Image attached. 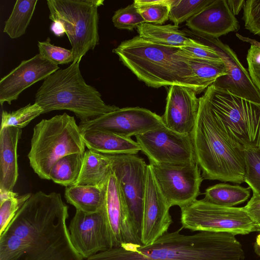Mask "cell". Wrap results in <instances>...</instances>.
Masks as SVG:
<instances>
[{
  "instance_id": "6da1fadb",
  "label": "cell",
  "mask_w": 260,
  "mask_h": 260,
  "mask_svg": "<svg viewBox=\"0 0 260 260\" xmlns=\"http://www.w3.org/2000/svg\"><path fill=\"white\" fill-rule=\"evenodd\" d=\"M59 193H31L0 235V260H84L73 246Z\"/></svg>"
},
{
  "instance_id": "7a4b0ae2",
  "label": "cell",
  "mask_w": 260,
  "mask_h": 260,
  "mask_svg": "<svg viewBox=\"0 0 260 260\" xmlns=\"http://www.w3.org/2000/svg\"><path fill=\"white\" fill-rule=\"evenodd\" d=\"M167 232L153 243L112 248L87 260H243L244 252L235 235L201 231L192 235Z\"/></svg>"
},
{
  "instance_id": "3957f363",
  "label": "cell",
  "mask_w": 260,
  "mask_h": 260,
  "mask_svg": "<svg viewBox=\"0 0 260 260\" xmlns=\"http://www.w3.org/2000/svg\"><path fill=\"white\" fill-rule=\"evenodd\" d=\"M113 52L149 87L179 85L193 89L197 94L202 92L181 48L157 44L137 36L122 42Z\"/></svg>"
},
{
  "instance_id": "277c9868",
  "label": "cell",
  "mask_w": 260,
  "mask_h": 260,
  "mask_svg": "<svg viewBox=\"0 0 260 260\" xmlns=\"http://www.w3.org/2000/svg\"><path fill=\"white\" fill-rule=\"evenodd\" d=\"M199 98L198 115L191 136L203 179L245 182L244 151L227 142L216 124L206 97L203 94Z\"/></svg>"
},
{
  "instance_id": "5b68a950",
  "label": "cell",
  "mask_w": 260,
  "mask_h": 260,
  "mask_svg": "<svg viewBox=\"0 0 260 260\" xmlns=\"http://www.w3.org/2000/svg\"><path fill=\"white\" fill-rule=\"evenodd\" d=\"M78 62L58 69L44 80L35 95V103L43 114L55 110H69L86 122L119 109L106 104L100 92L87 84Z\"/></svg>"
},
{
  "instance_id": "8992f818",
  "label": "cell",
  "mask_w": 260,
  "mask_h": 260,
  "mask_svg": "<svg viewBox=\"0 0 260 260\" xmlns=\"http://www.w3.org/2000/svg\"><path fill=\"white\" fill-rule=\"evenodd\" d=\"M206 97L223 137L234 148L260 150V103L209 86Z\"/></svg>"
},
{
  "instance_id": "52a82bcc",
  "label": "cell",
  "mask_w": 260,
  "mask_h": 260,
  "mask_svg": "<svg viewBox=\"0 0 260 260\" xmlns=\"http://www.w3.org/2000/svg\"><path fill=\"white\" fill-rule=\"evenodd\" d=\"M85 148L74 117L64 113L42 119L35 126L27 156L35 173L42 179L50 180L51 170L60 158L84 153Z\"/></svg>"
},
{
  "instance_id": "ba28073f",
  "label": "cell",
  "mask_w": 260,
  "mask_h": 260,
  "mask_svg": "<svg viewBox=\"0 0 260 260\" xmlns=\"http://www.w3.org/2000/svg\"><path fill=\"white\" fill-rule=\"evenodd\" d=\"M103 0H47L49 18L62 23L78 62L99 44L98 7Z\"/></svg>"
},
{
  "instance_id": "9c48e42d",
  "label": "cell",
  "mask_w": 260,
  "mask_h": 260,
  "mask_svg": "<svg viewBox=\"0 0 260 260\" xmlns=\"http://www.w3.org/2000/svg\"><path fill=\"white\" fill-rule=\"evenodd\" d=\"M180 209L181 229L193 232H227L234 235L260 232V228L243 207H224L197 199Z\"/></svg>"
},
{
  "instance_id": "30bf717a",
  "label": "cell",
  "mask_w": 260,
  "mask_h": 260,
  "mask_svg": "<svg viewBox=\"0 0 260 260\" xmlns=\"http://www.w3.org/2000/svg\"><path fill=\"white\" fill-rule=\"evenodd\" d=\"M136 138L150 164L197 163L191 135L180 134L165 125L137 135Z\"/></svg>"
},
{
  "instance_id": "8fae6325",
  "label": "cell",
  "mask_w": 260,
  "mask_h": 260,
  "mask_svg": "<svg viewBox=\"0 0 260 260\" xmlns=\"http://www.w3.org/2000/svg\"><path fill=\"white\" fill-rule=\"evenodd\" d=\"M108 156L130 216L141 237L148 165L136 155Z\"/></svg>"
},
{
  "instance_id": "7c38bea8",
  "label": "cell",
  "mask_w": 260,
  "mask_h": 260,
  "mask_svg": "<svg viewBox=\"0 0 260 260\" xmlns=\"http://www.w3.org/2000/svg\"><path fill=\"white\" fill-rule=\"evenodd\" d=\"M150 165L158 186L171 207L178 206L181 208L197 200L203 180L197 163Z\"/></svg>"
},
{
  "instance_id": "4fadbf2b",
  "label": "cell",
  "mask_w": 260,
  "mask_h": 260,
  "mask_svg": "<svg viewBox=\"0 0 260 260\" xmlns=\"http://www.w3.org/2000/svg\"><path fill=\"white\" fill-rule=\"evenodd\" d=\"M187 36L209 46L221 56L228 74L218 78L213 85L217 88L252 101L260 103V91L253 83L248 70L243 66L235 52L218 38H214L188 29L182 30Z\"/></svg>"
},
{
  "instance_id": "5bb4252c",
  "label": "cell",
  "mask_w": 260,
  "mask_h": 260,
  "mask_svg": "<svg viewBox=\"0 0 260 260\" xmlns=\"http://www.w3.org/2000/svg\"><path fill=\"white\" fill-rule=\"evenodd\" d=\"M165 125L161 116L139 107L119 108L79 124L81 132L101 130L126 138Z\"/></svg>"
},
{
  "instance_id": "9a60e30c",
  "label": "cell",
  "mask_w": 260,
  "mask_h": 260,
  "mask_svg": "<svg viewBox=\"0 0 260 260\" xmlns=\"http://www.w3.org/2000/svg\"><path fill=\"white\" fill-rule=\"evenodd\" d=\"M69 231L73 246L84 259L113 248L105 207L94 213L76 210Z\"/></svg>"
},
{
  "instance_id": "2e32d148",
  "label": "cell",
  "mask_w": 260,
  "mask_h": 260,
  "mask_svg": "<svg viewBox=\"0 0 260 260\" xmlns=\"http://www.w3.org/2000/svg\"><path fill=\"white\" fill-rule=\"evenodd\" d=\"M105 210L113 248L142 245L112 170L105 185Z\"/></svg>"
},
{
  "instance_id": "e0dca14e",
  "label": "cell",
  "mask_w": 260,
  "mask_h": 260,
  "mask_svg": "<svg viewBox=\"0 0 260 260\" xmlns=\"http://www.w3.org/2000/svg\"><path fill=\"white\" fill-rule=\"evenodd\" d=\"M170 208L148 165L141 230L142 245L153 243L168 232L173 222Z\"/></svg>"
},
{
  "instance_id": "ac0fdd59",
  "label": "cell",
  "mask_w": 260,
  "mask_h": 260,
  "mask_svg": "<svg viewBox=\"0 0 260 260\" xmlns=\"http://www.w3.org/2000/svg\"><path fill=\"white\" fill-rule=\"evenodd\" d=\"M59 69L40 53L22 60L0 80V103L9 104L16 100L20 93L35 83L44 80Z\"/></svg>"
},
{
  "instance_id": "d6986e66",
  "label": "cell",
  "mask_w": 260,
  "mask_h": 260,
  "mask_svg": "<svg viewBox=\"0 0 260 260\" xmlns=\"http://www.w3.org/2000/svg\"><path fill=\"white\" fill-rule=\"evenodd\" d=\"M194 90L184 86H170L161 116L167 127L180 134H191L199 109L200 98Z\"/></svg>"
},
{
  "instance_id": "ffe728a7",
  "label": "cell",
  "mask_w": 260,
  "mask_h": 260,
  "mask_svg": "<svg viewBox=\"0 0 260 260\" xmlns=\"http://www.w3.org/2000/svg\"><path fill=\"white\" fill-rule=\"evenodd\" d=\"M186 25L191 30L218 39L239 29V22L226 0H213L189 18Z\"/></svg>"
},
{
  "instance_id": "44dd1931",
  "label": "cell",
  "mask_w": 260,
  "mask_h": 260,
  "mask_svg": "<svg viewBox=\"0 0 260 260\" xmlns=\"http://www.w3.org/2000/svg\"><path fill=\"white\" fill-rule=\"evenodd\" d=\"M21 128L8 126L0 130V190L13 191L18 177L17 146Z\"/></svg>"
},
{
  "instance_id": "7402d4cb",
  "label": "cell",
  "mask_w": 260,
  "mask_h": 260,
  "mask_svg": "<svg viewBox=\"0 0 260 260\" xmlns=\"http://www.w3.org/2000/svg\"><path fill=\"white\" fill-rule=\"evenodd\" d=\"M82 133L83 142L88 149L107 155H136L140 147L131 138L101 130H89Z\"/></svg>"
},
{
  "instance_id": "603a6c76",
  "label": "cell",
  "mask_w": 260,
  "mask_h": 260,
  "mask_svg": "<svg viewBox=\"0 0 260 260\" xmlns=\"http://www.w3.org/2000/svg\"><path fill=\"white\" fill-rule=\"evenodd\" d=\"M139 36L151 42L163 46L182 48L201 47L204 44L190 38L179 26L143 23L137 26Z\"/></svg>"
},
{
  "instance_id": "cb8c5ba5",
  "label": "cell",
  "mask_w": 260,
  "mask_h": 260,
  "mask_svg": "<svg viewBox=\"0 0 260 260\" xmlns=\"http://www.w3.org/2000/svg\"><path fill=\"white\" fill-rule=\"evenodd\" d=\"M111 172V161L108 155L87 149L84 153L80 173L75 185L103 187Z\"/></svg>"
},
{
  "instance_id": "d4e9b609",
  "label": "cell",
  "mask_w": 260,
  "mask_h": 260,
  "mask_svg": "<svg viewBox=\"0 0 260 260\" xmlns=\"http://www.w3.org/2000/svg\"><path fill=\"white\" fill-rule=\"evenodd\" d=\"M64 197L67 202L74 206L76 210L86 213H94L105 207V185L100 187L74 185L66 187Z\"/></svg>"
},
{
  "instance_id": "484cf974",
  "label": "cell",
  "mask_w": 260,
  "mask_h": 260,
  "mask_svg": "<svg viewBox=\"0 0 260 260\" xmlns=\"http://www.w3.org/2000/svg\"><path fill=\"white\" fill-rule=\"evenodd\" d=\"M251 190L249 187L218 183L206 189L203 199L215 205L232 207L246 201L250 196Z\"/></svg>"
},
{
  "instance_id": "4316f807",
  "label": "cell",
  "mask_w": 260,
  "mask_h": 260,
  "mask_svg": "<svg viewBox=\"0 0 260 260\" xmlns=\"http://www.w3.org/2000/svg\"><path fill=\"white\" fill-rule=\"evenodd\" d=\"M38 0H17L8 19L5 22L4 32L11 39L23 36L30 22Z\"/></svg>"
},
{
  "instance_id": "83f0119b",
  "label": "cell",
  "mask_w": 260,
  "mask_h": 260,
  "mask_svg": "<svg viewBox=\"0 0 260 260\" xmlns=\"http://www.w3.org/2000/svg\"><path fill=\"white\" fill-rule=\"evenodd\" d=\"M186 55L196 80L202 91L213 84L218 78L228 74L229 70L224 61L204 60Z\"/></svg>"
},
{
  "instance_id": "f1b7e54d",
  "label": "cell",
  "mask_w": 260,
  "mask_h": 260,
  "mask_svg": "<svg viewBox=\"0 0 260 260\" xmlns=\"http://www.w3.org/2000/svg\"><path fill=\"white\" fill-rule=\"evenodd\" d=\"M84 153L71 154L60 158L51 170L50 180L66 187L75 185L80 173Z\"/></svg>"
},
{
  "instance_id": "f546056e",
  "label": "cell",
  "mask_w": 260,
  "mask_h": 260,
  "mask_svg": "<svg viewBox=\"0 0 260 260\" xmlns=\"http://www.w3.org/2000/svg\"><path fill=\"white\" fill-rule=\"evenodd\" d=\"M174 0H135L137 11L145 23L161 25L169 20Z\"/></svg>"
},
{
  "instance_id": "4dcf8cb0",
  "label": "cell",
  "mask_w": 260,
  "mask_h": 260,
  "mask_svg": "<svg viewBox=\"0 0 260 260\" xmlns=\"http://www.w3.org/2000/svg\"><path fill=\"white\" fill-rule=\"evenodd\" d=\"M42 114L43 109L35 102L10 112L3 111L1 128L8 126L22 128Z\"/></svg>"
},
{
  "instance_id": "1f68e13d",
  "label": "cell",
  "mask_w": 260,
  "mask_h": 260,
  "mask_svg": "<svg viewBox=\"0 0 260 260\" xmlns=\"http://www.w3.org/2000/svg\"><path fill=\"white\" fill-rule=\"evenodd\" d=\"M213 0H174L171 6L169 19L175 25L187 21Z\"/></svg>"
},
{
  "instance_id": "d6a6232c",
  "label": "cell",
  "mask_w": 260,
  "mask_h": 260,
  "mask_svg": "<svg viewBox=\"0 0 260 260\" xmlns=\"http://www.w3.org/2000/svg\"><path fill=\"white\" fill-rule=\"evenodd\" d=\"M245 182L253 193L260 194V150H245Z\"/></svg>"
},
{
  "instance_id": "836d02e7",
  "label": "cell",
  "mask_w": 260,
  "mask_h": 260,
  "mask_svg": "<svg viewBox=\"0 0 260 260\" xmlns=\"http://www.w3.org/2000/svg\"><path fill=\"white\" fill-rule=\"evenodd\" d=\"M114 26L118 29L132 30L145 21L133 3L114 12L112 18Z\"/></svg>"
},
{
  "instance_id": "e575fe53",
  "label": "cell",
  "mask_w": 260,
  "mask_h": 260,
  "mask_svg": "<svg viewBox=\"0 0 260 260\" xmlns=\"http://www.w3.org/2000/svg\"><path fill=\"white\" fill-rule=\"evenodd\" d=\"M237 37L250 44L246 56L248 71L254 85L260 91V42L237 34Z\"/></svg>"
},
{
  "instance_id": "d590c367",
  "label": "cell",
  "mask_w": 260,
  "mask_h": 260,
  "mask_svg": "<svg viewBox=\"0 0 260 260\" xmlns=\"http://www.w3.org/2000/svg\"><path fill=\"white\" fill-rule=\"evenodd\" d=\"M38 46L39 53L56 65L73 62L74 57L72 50L55 46L51 43L49 38L44 41H39Z\"/></svg>"
},
{
  "instance_id": "8d00e7d4",
  "label": "cell",
  "mask_w": 260,
  "mask_h": 260,
  "mask_svg": "<svg viewBox=\"0 0 260 260\" xmlns=\"http://www.w3.org/2000/svg\"><path fill=\"white\" fill-rule=\"evenodd\" d=\"M31 194L27 193L10 198L0 203V235L4 232Z\"/></svg>"
},
{
  "instance_id": "74e56055",
  "label": "cell",
  "mask_w": 260,
  "mask_h": 260,
  "mask_svg": "<svg viewBox=\"0 0 260 260\" xmlns=\"http://www.w3.org/2000/svg\"><path fill=\"white\" fill-rule=\"evenodd\" d=\"M245 28L254 35L260 36V0H247L243 8Z\"/></svg>"
},
{
  "instance_id": "f35d334b",
  "label": "cell",
  "mask_w": 260,
  "mask_h": 260,
  "mask_svg": "<svg viewBox=\"0 0 260 260\" xmlns=\"http://www.w3.org/2000/svg\"><path fill=\"white\" fill-rule=\"evenodd\" d=\"M181 48L187 55L192 57L208 60L224 61L216 50L205 44L201 47H184Z\"/></svg>"
},
{
  "instance_id": "ab89813d",
  "label": "cell",
  "mask_w": 260,
  "mask_h": 260,
  "mask_svg": "<svg viewBox=\"0 0 260 260\" xmlns=\"http://www.w3.org/2000/svg\"><path fill=\"white\" fill-rule=\"evenodd\" d=\"M243 207L251 219L260 228V194L253 193L250 200Z\"/></svg>"
},
{
  "instance_id": "60d3db41",
  "label": "cell",
  "mask_w": 260,
  "mask_h": 260,
  "mask_svg": "<svg viewBox=\"0 0 260 260\" xmlns=\"http://www.w3.org/2000/svg\"><path fill=\"white\" fill-rule=\"evenodd\" d=\"M245 1V0H226L230 11L235 16L243 8Z\"/></svg>"
},
{
  "instance_id": "b9f144b4",
  "label": "cell",
  "mask_w": 260,
  "mask_h": 260,
  "mask_svg": "<svg viewBox=\"0 0 260 260\" xmlns=\"http://www.w3.org/2000/svg\"><path fill=\"white\" fill-rule=\"evenodd\" d=\"M51 31L57 37H61L66 34V30L62 23L58 21H52L50 26Z\"/></svg>"
},
{
  "instance_id": "7bdbcfd3",
  "label": "cell",
  "mask_w": 260,
  "mask_h": 260,
  "mask_svg": "<svg viewBox=\"0 0 260 260\" xmlns=\"http://www.w3.org/2000/svg\"><path fill=\"white\" fill-rule=\"evenodd\" d=\"M18 195L17 193L13 191H7L0 190V203L3 201L14 197H18Z\"/></svg>"
},
{
  "instance_id": "ee69618b",
  "label": "cell",
  "mask_w": 260,
  "mask_h": 260,
  "mask_svg": "<svg viewBox=\"0 0 260 260\" xmlns=\"http://www.w3.org/2000/svg\"><path fill=\"white\" fill-rule=\"evenodd\" d=\"M254 249L255 253L260 256V247L256 243L254 244Z\"/></svg>"
},
{
  "instance_id": "f6af8a7d",
  "label": "cell",
  "mask_w": 260,
  "mask_h": 260,
  "mask_svg": "<svg viewBox=\"0 0 260 260\" xmlns=\"http://www.w3.org/2000/svg\"><path fill=\"white\" fill-rule=\"evenodd\" d=\"M260 247V233L257 235L255 242Z\"/></svg>"
}]
</instances>
